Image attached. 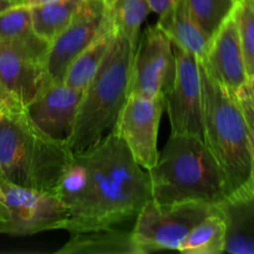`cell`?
I'll return each mask as SVG.
<instances>
[{
	"mask_svg": "<svg viewBox=\"0 0 254 254\" xmlns=\"http://www.w3.org/2000/svg\"><path fill=\"white\" fill-rule=\"evenodd\" d=\"M55 193L71 213L64 227L69 233L135 218L151 200L148 171L114 129L92 148L73 154Z\"/></svg>",
	"mask_w": 254,
	"mask_h": 254,
	"instance_id": "obj_1",
	"label": "cell"
},
{
	"mask_svg": "<svg viewBox=\"0 0 254 254\" xmlns=\"http://www.w3.org/2000/svg\"><path fill=\"white\" fill-rule=\"evenodd\" d=\"M202 93V139L222 178L225 200L254 195V155L237 96L198 61Z\"/></svg>",
	"mask_w": 254,
	"mask_h": 254,
	"instance_id": "obj_2",
	"label": "cell"
},
{
	"mask_svg": "<svg viewBox=\"0 0 254 254\" xmlns=\"http://www.w3.org/2000/svg\"><path fill=\"white\" fill-rule=\"evenodd\" d=\"M73 153L32 124L21 106L0 113V175L32 190L55 192Z\"/></svg>",
	"mask_w": 254,
	"mask_h": 254,
	"instance_id": "obj_3",
	"label": "cell"
},
{
	"mask_svg": "<svg viewBox=\"0 0 254 254\" xmlns=\"http://www.w3.org/2000/svg\"><path fill=\"white\" fill-rule=\"evenodd\" d=\"M146 171L151 200L159 206L189 201L217 205L226 198L217 164L200 135L171 133Z\"/></svg>",
	"mask_w": 254,
	"mask_h": 254,
	"instance_id": "obj_4",
	"label": "cell"
},
{
	"mask_svg": "<svg viewBox=\"0 0 254 254\" xmlns=\"http://www.w3.org/2000/svg\"><path fill=\"white\" fill-rule=\"evenodd\" d=\"M135 47L114 31L108 52L82 94L68 146L73 154L96 145L114 129L129 96Z\"/></svg>",
	"mask_w": 254,
	"mask_h": 254,
	"instance_id": "obj_5",
	"label": "cell"
},
{
	"mask_svg": "<svg viewBox=\"0 0 254 254\" xmlns=\"http://www.w3.org/2000/svg\"><path fill=\"white\" fill-rule=\"evenodd\" d=\"M215 210L216 205L201 201L159 206L149 200L136 215L131 228L139 254L178 251L189 233Z\"/></svg>",
	"mask_w": 254,
	"mask_h": 254,
	"instance_id": "obj_6",
	"label": "cell"
},
{
	"mask_svg": "<svg viewBox=\"0 0 254 254\" xmlns=\"http://www.w3.org/2000/svg\"><path fill=\"white\" fill-rule=\"evenodd\" d=\"M0 202L9 220L0 222V233L30 236L45 231L64 230L71 213L55 192L32 190L0 175Z\"/></svg>",
	"mask_w": 254,
	"mask_h": 254,
	"instance_id": "obj_7",
	"label": "cell"
},
{
	"mask_svg": "<svg viewBox=\"0 0 254 254\" xmlns=\"http://www.w3.org/2000/svg\"><path fill=\"white\" fill-rule=\"evenodd\" d=\"M175 71L173 42L158 25L148 26L139 36L134 52L129 94L164 98L173 86Z\"/></svg>",
	"mask_w": 254,
	"mask_h": 254,
	"instance_id": "obj_8",
	"label": "cell"
},
{
	"mask_svg": "<svg viewBox=\"0 0 254 254\" xmlns=\"http://www.w3.org/2000/svg\"><path fill=\"white\" fill-rule=\"evenodd\" d=\"M109 26L103 0H83L71 22L50 42L44 67L51 82H64L71 62Z\"/></svg>",
	"mask_w": 254,
	"mask_h": 254,
	"instance_id": "obj_9",
	"label": "cell"
},
{
	"mask_svg": "<svg viewBox=\"0 0 254 254\" xmlns=\"http://www.w3.org/2000/svg\"><path fill=\"white\" fill-rule=\"evenodd\" d=\"M175 79L164 96V109L170 121L171 133L202 136V93L198 61L176 45Z\"/></svg>",
	"mask_w": 254,
	"mask_h": 254,
	"instance_id": "obj_10",
	"label": "cell"
},
{
	"mask_svg": "<svg viewBox=\"0 0 254 254\" xmlns=\"http://www.w3.org/2000/svg\"><path fill=\"white\" fill-rule=\"evenodd\" d=\"M163 111L164 98L130 93L114 127L136 163L145 170L153 168L158 160V133Z\"/></svg>",
	"mask_w": 254,
	"mask_h": 254,
	"instance_id": "obj_11",
	"label": "cell"
},
{
	"mask_svg": "<svg viewBox=\"0 0 254 254\" xmlns=\"http://www.w3.org/2000/svg\"><path fill=\"white\" fill-rule=\"evenodd\" d=\"M82 94L83 92L71 88L64 82H50L41 93L25 107V111L41 133L68 145L73 135Z\"/></svg>",
	"mask_w": 254,
	"mask_h": 254,
	"instance_id": "obj_12",
	"label": "cell"
},
{
	"mask_svg": "<svg viewBox=\"0 0 254 254\" xmlns=\"http://www.w3.org/2000/svg\"><path fill=\"white\" fill-rule=\"evenodd\" d=\"M201 62L232 93L236 94L250 82L235 15H231L211 39L207 54Z\"/></svg>",
	"mask_w": 254,
	"mask_h": 254,
	"instance_id": "obj_13",
	"label": "cell"
},
{
	"mask_svg": "<svg viewBox=\"0 0 254 254\" xmlns=\"http://www.w3.org/2000/svg\"><path fill=\"white\" fill-rule=\"evenodd\" d=\"M0 82L17 103L26 107L51 79L44 64L0 42Z\"/></svg>",
	"mask_w": 254,
	"mask_h": 254,
	"instance_id": "obj_14",
	"label": "cell"
},
{
	"mask_svg": "<svg viewBox=\"0 0 254 254\" xmlns=\"http://www.w3.org/2000/svg\"><path fill=\"white\" fill-rule=\"evenodd\" d=\"M156 25L173 45L192 55L197 61L205 59L211 40L193 19L186 0H176L169 9L159 15Z\"/></svg>",
	"mask_w": 254,
	"mask_h": 254,
	"instance_id": "obj_15",
	"label": "cell"
},
{
	"mask_svg": "<svg viewBox=\"0 0 254 254\" xmlns=\"http://www.w3.org/2000/svg\"><path fill=\"white\" fill-rule=\"evenodd\" d=\"M0 42L44 64L50 44L32 26L31 12L26 5H12L0 12Z\"/></svg>",
	"mask_w": 254,
	"mask_h": 254,
	"instance_id": "obj_16",
	"label": "cell"
},
{
	"mask_svg": "<svg viewBox=\"0 0 254 254\" xmlns=\"http://www.w3.org/2000/svg\"><path fill=\"white\" fill-rule=\"evenodd\" d=\"M60 254H139L130 231L114 226L71 232L69 240L57 251Z\"/></svg>",
	"mask_w": 254,
	"mask_h": 254,
	"instance_id": "obj_17",
	"label": "cell"
},
{
	"mask_svg": "<svg viewBox=\"0 0 254 254\" xmlns=\"http://www.w3.org/2000/svg\"><path fill=\"white\" fill-rule=\"evenodd\" d=\"M217 207L227 225L225 252L254 254V195L240 200H223Z\"/></svg>",
	"mask_w": 254,
	"mask_h": 254,
	"instance_id": "obj_18",
	"label": "cell"
},
{
	"mask_svg": "<svg viewBox=\"0 0 254 254\" xmlns=\"http://www.w3.org/2000/svg\"><path fill=\"white\" fill-rule=\"evenodd\" d=\"M113 37V27H107L84 51H82L71 62L64 74V83L71 88L83 92L103 62Z\"/></svg>",
	"mask_w": 254,
	"mask_h": 254,
	"instance_id": "obj_19",
	"label": "cell"
},
{
	"mask_svg": "<svg viewBox=\"0 0 254 254\" xmlns=\"http://www.w3.org/2000/svg\"><path fill=\"white\" fill-rule=\"evenodd\" d=\"M226 237L227 225L216 205V210L189 233L178 251L186 254L225 253Z\"/></svg>",
	"mask_w": 254,
	"mask_h": 254,
	"instance_id": "obj_20",
	"label": "cell"
},
{
	"mask_svg": "<svg viewBox=\"0 0 254 254\" xmlns=\"http://www.w3.org/2000/svg\"><path fill=\"white\" fill-rule=\"evenodd\" d=\"M107 16L116 32L123 35L136 49L140 29L149 15L148 0H103Z\"/></svg>",
	"mask_w": 254,
	"mask_h": 254,
	"instance_id": "obj_21",
	"label": "cell"
},
{
	"mask_svg": "<svg viewBox=\"0 0 254 254\" xmlns=\"http://www.w3.org/2000/svg\"><path fill=\"white\" fill-rule=\"evenodd\" d=\"M82 2L83 0H57L30 6L35 31L50 44L71 22Z\"/></svg>",
	"mask_w": 254,
	"mask_h": 254,
	"instance_id": "obj_22",
	"label": "cell"
},
{
	"mask_svg": "<svg viewBox=\"0 0 254 254\" xmlns=\"http://www.w3.org/2000/svg\"><path fill=\"white\" fill-rule=\"evenodd\" d=\"M191 15L208 39H212L233 14L238 0H186Z\"/></svg>",
	"mask_w": 254,
	"mask_h": 254,
	"instance_id": "obj_23",
	"label": "cell"
},
{
	"mask_svg": "<svg viewBox=\"0 0 254 254\" xmlns=\"http://www.w3.org/2000/svg\"><path fill=\"white\" fill-rule=\"evenodd\" d=\"M233 15L237 21L246 67L250 72L254 61V0H238Z\"/></svg>",
	"mask_w": 254,
	"mask_h": 254,
	"instance_id": "obj_24",
	"label": "cell"
},
{
	"mask_svg": "<svg viewBox=\"0 0 254 254\" xmlns=\"http://www.w3.org/2000/svg\"><path fill=\"white\" fill-rule=\"evenodd\" d=\"M238 102L241 104L243 114H245L246 123L248 127V133H250L251 145H252L253 155H254V96L251 89L250 82L242 87L240 91L236 93Z\"/></svg>",
	"mask_w": 254,
	"mask_h": 254,
	"instance_id": "obj_25",
	"label": "cell"
},
{
	"mask_svg": "<svg viewBox=\"0 0 254 254\" xmlns=\"http://www.w3.org/2000/svg\"><path fill=\"white\" fill-rule=\"evenodd\" d=\"M14 106H21V104H19L14 98H12L11 94L5 89V87L2 86V83L0 82V113H1L2 111H5V109Z\"/></svg>",
	"mask_w": 254,
	"mask_h": 254,
	"instance_id": "obj_26",
	"label": "cell"
},
{
	"mask_svg": "<svg viewBox=\"0 0 254 254\" xmlns=\"http://www.w3.org/2000/svg\"><path fill=\"white\" fill-rule=\"evenodd\" d=\"M148 1L149 5H150L151 11L160 15L161 12L165 11L166 9H169L176 0H148Z\"/></svg>",
	"mask_w": 254,
	"mask_h": 254,
	"instance_id": "obj_27",
	"label": "cell"
},
{
	"mask_svg": "<svg viewBox=\"0 0 254 254\" xmlns=\"http://www.w3.org/2000/svg\"><path fill=\"white\" fill-rule=\"evenodd\" d=\"M57 1V0H19V4L26 5V6H36V5L47 4V2Z\"/></svg>",
	"mask_w": 254,
	"mask_h": 254,
	"instance_id": "obj_28",
	"label": "cell"
},
{
	"mask_svg": "<svg viewBox=\"0 0 254 254\" xmlns=\"http://www.w3.org/2000/svg\"><path fill=\"white\" fill-rule=\"evenodd\" d=\"M12 5H17L16 0H0V12L6 10L7 7L12 6Z\"/></svg>",
	"mask_w": 254,
	"mask_h": 254,
	"instance_id": "obj_29",
	"label": "cell"
},
{
	"mask_svg": "<svg viewBox=\"0 0 254 254\" xmlns=\"http://www.w3.org/2000/svg\"><path fill=\"white\" fill-rule=\"evenodd\" d=\"M7 220H9V215H7L6 208L0 202V222H6Z\"/></svg>",
	"mask_w": 254,
	"mask_h": 254,
	"instance_id": "obj_30",
	"label": "cell"
},
{
	"mask_svg": "<svg viewBox=\"0 0 254 254\" xmlns=\"http://www.w3.org/2000/svg\"><path fill=\"white\" fill-rule=\"evenodd\" d=\"M248 77H250V81H252V79H254V61H253L252 67H251L250 72H248Z\"/></svg>",
	"mask_w": 254,
	"mask_h": 254,
	"instance_id": "obj_31",
	"label": "cell"
},
{
	"mask_svg": "<svg viewBox=\"0 0 254 254\" xmlns=\"http://www.w3.org/2000/svg\"><path fill=\"white\" fill-rule=\"evenodd\" d=\"M250 86H251V89H252L253 96H254V79H252V81H250Z\"/></svg>",
	"mask_w": 254,
	"mask_h": 254,
	"instance_id": "obj_32",
	"label": "cell"
},
{
	"mask_svg": "<svg viewBox=\"0 0 254 254\" xmlns=\"http://www.w3.org/2000/svg\"><path fill=\"white\" fill-rule=\"evenodd\" d=\"M16 2H17V4H19V0H16Z\"/></svg>",
	"mask_w": 254,
	"mask_h": 254,
	"instance_id": "obj_33",
	"label": "cell"
}]
</instances>
